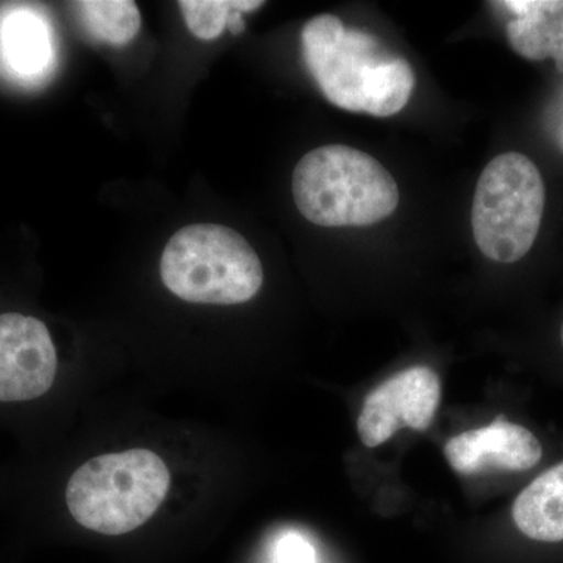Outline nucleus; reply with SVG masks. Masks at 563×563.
Here are the masks:
<instances>
[{
    "label": "nucleus",
    "mask_w": 563,
    "mask_h": 563,
    "mask_svg": "<svg viewBox=\"0 0 563 563\" xmlns=\"http://www.w3.org/2000/svg\"><path fill=\"white\" fill-rule=\"evenodd\" d=\"M302 55L322 95L339 109L388 118L409 102L415 74L369 33L321 14L303 25Z\"/></svg>",
    "instance_id": "f257e3e1"
},
{
    "label": "nucleus",
    "mask_w": 563,
    "mask_h": 563,
    "mask_svg": "<svg viewBox=\"0 0 563 563\" xmlns=\"http://www.w3.org/2000/svg\"><path fill=\"white\" fill-rule=\"evenodd\" d=\"M292 198L302 217L321 228H365L391 217L399 188L372 155L331 144L296 165Z\"/></svg>",
    "instance_id": "f03ea898"
},
{
    "label": "nucleus",
    "mask_w": 563,
    "mask_h": 563,
    "mask_svg": "<svg viewBox=\"0 0 563 563\" xmlns=\"http://www.w3.org/2000/svg\"><path fill=\"white\" fill-rule=\"evenodd\" d=\"M172 474L161 455L129 450L91 459L70 476L66 504L74 520L103 536L146 523L162 506Z\"/></svg>",
    "instance_id": "7ed1b4c3"
},
{
    "label": "nucleus",
    "mask_w": 563,
    "mask_h": 563,
    "mask_svg": "<svg viewBox=\"0 0 563 563\" xmlns=\"http://www.w3.org/2000/svg\"><path fill=\"white\" fill-rule=\"evenodd\" d=\"M163 284L187 302L235 306L263 284L261 258L244 236L218 224H192L174 233L163 251Z\"/></svg>",
    "instance_id": "20e7f679"
},
{
    "label": "nucleus",
    "mask_w": 563,
    "mask_h": 563,
    "mask_svg": "<svg viewBox=\"0 0 563 563\" xmlns=\"http://www.w3.org/2000/svg\"><path fill=\"white\" fill-rule=\"evenodd\" d=\"M544 201L543 177L531 158L518 152L493 158L477 180L472 210L474 242L485 257L521 261L539 235Z\"/></svg>",
    "instance_id": "39448f33"
},
{
    "label": "nucleus",
    "mask_w": 563,
    "mask_h": 563,
    "mask_svg": "<svg viewBox=\"0 0 563 563\" xmlns=\"http://www.w3.org/2000/svg\"><path fill=\"white\" fill-rule=\"evenodd\" d=\"M442 399L439 374L429 366H412L374 388L357 420L358 437L368 448L380 446L399 429L431 428Z\"/></svg>",
    "instance_id": "423d86ee"
},
{
    "label": "nucleus",
    "mask_w": 563,
    "mask_h": 563,
    "mask_svg": "<svg viewBox=\"0 0 563 563\" xmlns=\"http://www.w3.org/2000/svg\"><path fill=\"white\" fill-rule=\"evenodd\" d=\"M57 351L43 321L0 314V402H24L51 390Z\"/></svg>",
    "instance_id": "0eeeda50"
},
{
    "label": "nucleus",
    "mask_w": 563,
    "mask_h": 563,
    "mask_svg": "<svg viewBox=\"0 0 563 563\" xmlns=\"http://www.w3.org/2000/svg\"><path fill=\"white\" fill-rule=\"evenodd\" d=\"M543 450L529 429L498 417L492 424L453 437L444 446L451 468L463 476L488 468L526 472L542 459Z\"/></svg>",
    "instance_id": "6e6552de"
},
{
    "label": "nucleus",
    "mask_w": 563,
    "mask_h": 563,
    "mask_svg": "<svg viewBox=\"0 0 563 563\" xmlns=\"http://www.w3.org/2000/svg\"><path fill=\"white\" fill-rule=\"evenodd\" d=\"M498 5L512 11L507 40L521 57L551 58L563 70V0H514Z\"/></svg>",
    "instance_id": "1a4fd4ad"
},
{
    "label": "nucleus",
    "mask_w": 563,
    "mask_h": 563,
    "mask_svg": "<svg viewBox=\"0 0 563 563\" xmlns=\"http://www.w3.org/2000/svg\"><path fill=\"white\" fill-rule=\"evenodd\" d=\"M0 55L22 79L43 76L54 60L49 22L29 7L10 10L0 22Z\"/></svg>",
    "instance_id": "9d476101"
},
{
    "label": "nucleus",
    "mask_w": 563,
    "mask_h": 563,
    "mask_svg": "<svg viewBox=\"0 0 563 563\" xmlns=\"http://www.w3.org/2000/svg\"><path fill=\"white\" fill-rule=\"evenodd\" d=\"M512 518L518 531L533 542H563V462L540 474L517 496Z\"/></svg>",
    "instance_id": "9b49d317"
},
{
    "label": "nucleus",
    "mask_w": 563,
    "mask_h": 563,
    "mask_svg": "<svg viewBox=\"0 0 563 563\" xmlns=\"http://www.w3.org/2000/svg\"><path fill=\"white\" fill-rule=\"evenodd\" d=\"M74 7L87 31L102 43L124 46L139 35L141 14L132 0H87Z\"/></svg>",
    "instance_id": "f8f14e48"
},
{
    "label": "nucleus",
    "mask_w": 563,
    "mask_h": 563,
    "mask_svg": "<svg viewBox=\"0 0 563 563\" xmlns=\"http://www.w3.org/2000/svg\"><path fill=\"white\" fill-rule=\"evenodd\" d=\"M265 5L261 0H181L179 7L187 27L201 40H214L228 27L232 11H254Z\"/></svg>",
    "instance_id": "ddd939ff"
},
{
    "label": "nucleus",
    "mask_w": 563,
    "mask_h": 563,
    "mask_svg": "<svg viewBox=\"0 0 563 563\" xmlns=\"http://www.w3.org/2000/svg\"><path fill=\"white\" fill-rule=\"evenodd\" d=\"M276 563H317V554L302 536L291 532L277 543Z\"/></svg>",
    "instance_id": "4468645a"
},
{
    "label": "nucleus",
    "mask_w": 563,
    "mask_h": 563,
    "mask_svg": "<svg viewBox=\"0 0 563 563\" xmlns=\"http://www.w3.org/2000/svg\"><path fill=\"white\" fill-rule=\"evenodd\" d=\"M228 29L233 35H239V33L244 31V20L240 11H232V13L229 14Z\"/></svg>",
    "instance_id": "2eb2a0df"
},
{
    "label": "nucleus",
    "mask_w": 563,
    "mask_h": 563,
    "mask_svg": "<svg viewBox=\"0 0 563 563\" xmlns=\"http://www.w3.org/2000/svg\"><path fill=\"white\" fill-rule=\"evenodd\" d=\"M561 339H562V344H563V324H562V331H561Z\"/></svg>",
    "instance_id": "dca6fc26"
}]
</instances>
